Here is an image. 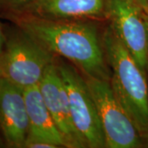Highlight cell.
<instances>
[{"mask_svg":"<svg viewBox=\"0 0 148 148\" xmlns=\"http://www.w3.org/2000/svg\"><path fill=\"white\" fill-rule=\"evenodd\" d=\"M3 13L50 53L70 61L86 77L110 80L104 45L93 23L47 19L17 12Z\"/></svg>","mask_w":148,"mask_h":148,"instance_id":"6da1fadb","label":"cell"},{"mask_svg":"<svg viewBox=\"0 0 148 148\" xmlns=\"http://www.w3.org/2000/svg\"><path fill=\"white\" fill-rule=\"evenodd\" d=\"M103 45L112 70L110 83L113 90L148 147L147 75L110 26L104 34Z\"/></svg>","mask_w":148,"mask_h":148,"instance_id":"7a4b0ae2","label":"cell"},{"mask_svg":"<svg viewBox=\"0 0 148 148\" xmlns=\"http://www.w3.org/2000/svg\"><path fill=\"white\" fill-rule=\"evenodd\" d=\"M6 34L0 53V77L26 89L38 86L56 56L16 27Z\"/></svg>","mask_w":148,"mask_h":148,"instance_id":"3957f363","label":"cell"},{"mask_svg":"<svg viewBox=\"0 0 148 148\" xmlns=\"http://www.w3.org/2000/svg\"><path fill=\"white\" fill-rule=\"evenodd\" d=\"M85 77L97 108L106 139V148L148 147L118 101L110 80Z\"/></svg>","mask_w":148,"mask_h":148,"instance_id":"277c9868","label":"cell"},{"mask_svg":"<svg viewBox=\"0 0 148 148\" xmlns=\"http://www.w3.org/2000/svg\"><path fill=\"white\" fill-rule=\"evenodd\" d=\"M57 64L69 95L72 119L86 147H106L100 117L86 77L73 64L59 60Z\"/></svg>","mask_w":148,"mask_h":148,"instance_id":"5b68a950","label":"cell"},{"mask_svg":"<svg viewBox=\"0 0 148 148\" xmlns=\"http://www.w3.org/2000/svg\"><path fill=\"white\" fill-rule=\"evenodd\" d=\"M107 19L114 34L148 75V32L146 12L136 0H110Z\"/></svg>","mask_w":148,"mask_h":148,"instance_id":"8992f818","label":"cell"},{"mask_svg":"<svg viewBox=\"0 0 148 148\" xmlns=\"http://www.w3.org/2000/svg\"><path fill=\"white\" fill-rule=\"evenodd\" d=\"M38 86L67 147H86L72 119L69 95L56 60L49 65Z\"/></svg>","mask_w":148,"mask_h":148,"instance_id":"52a82bcc","label":"cell"},{"mask_svg":"<svg viewBox=\"0 0 148 148\" xmlns=\"http://www.w3.org/2000/svg\"><path fill=\"white\" fill-rule=\"evenodd\" d=\"M29 126L23 89L0 77V129L6 145L24 147Z\"/></svg>","mask_w":148,"mask_h":148,"instance_id":"ba28073f","label":"cell"},{"mask_svg":"<svg viewBox=\"0 0 148 148\" xmlns=\"http://www.w3.org/2000/svg\"><path fill=\"white\" fill-rule=\"evenodd\" d=\"M110 0H36L17 12L58 20L107 19Z\"/></svg>","mask_w":148,"mask_h":148,"instance_id":"9c48e42d","label":"cell"},{"mask_svg":"<svg viewBox=\"0 0 148 148\" xmlns=\"http://www.w3.org/2000/svg\"><path fill=\"white\" fill-rule=\"evenodd\" d=\"M23 91L30 125L27 137L47 141L58 147H67V143L48 110L39 86L28 87Z\"/></svg>","mask_w":148,"mask_h":148,"instance_id":"30bf717a","label":"cell"},{"mask_svg":"<svg viewBox=\"0 0 148 148\" xmlns=\"http://www.w3.org/2000/svg\"><path fill=\"white\" fill-rule=\"evenodd\" d=\"M35 1L36 0H0V9L3 12H17Z\"/></svg>","mask_w":148,"mask_h":148,"instance_id":"8fae6325","label":"cell"},{"mask_svg":"<svg viewBox=\"0 0 148 148\" xmlns=\"http://www.w3.org/2000/svg\"><path fill=\"white\" fill-rule=\"evenodd\" d=\"M25 148H58L57 145L53 143H49L45 140L37 139V138H30L27 137L26 143H25Z\"/></svg>","mask_w":148,"mask_h":148,"instance_id":"7c38bea8","label":"cell"},{"mask_svg":"<svg viewBox=\"0 0 148 148\" xmlns=\"http://www.w3.org/2000/svg\"><path fill=\"white\" fill-rule=\"evenodd\" d=\"M5 40H6V34L4 30H3V27L2 26L1 22H0V53L2 52L3 46H4V44H5Z\"/></svg>","mask_w":148,"mask_h":148,"instance_id":"4fadbf2b","label":"cell"},{"mask_svg":"<svg viewBox=\"0 0 148 148\" xmlns=\"http://www.w3.org/2000/svg\"><path fill=\"white\" fill-rule=\"evenodd\" d=\"M137 3L143 9V11L148 14V0H136Z\"/></svg>","mask_w":148,"mask_h":148,"instance_id":"5bb4252c","label":"cell"},{"mask_svg":"<svg viewBox=\"0 0 148 148\" xmlns=\"http://www.w3.org/2000/svg\"><path fill=\"white\" fill-rule=\"evenodd\" d=\"M146 21H147V32H148V14L146 13Z\"/></svg>","mask_w":148,"mask_h":148,"instance_id":"9a60e30c","label":"cell"}]
</instances>
